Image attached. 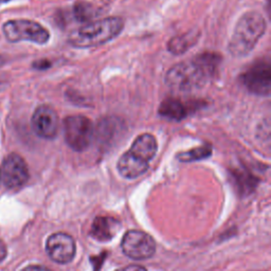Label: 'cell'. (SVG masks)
Returning <instances> with one entry per match:
<instances>
[{
  "mask_svg": "<svg viewBox=\"0 0 271 271\" xmlns=\"http://www.w3.org/2000/svg\"><path fill=\"white\" fill-rule=\"evenodd\" d=\"M220 64L215 54H199L195 58L178 62L165 76V83L170 88L178 91H190L204 87L209 82Z\"/></svg>",
  "mask_w": 271,
  "mask_h": 271,
  "instance_id": "1",
  "label": "cell"
},
{
  "mask_svg": "<svg viewBox=\"0 0 271 271\" xmlns=\"http://www.w3.org/2000/svg\"><path fill=\"white\" fill-rule=\"evenodd\" d=\"M267 28L264 17L256 12L245 13L234 28L228 50L233 56L242 57L251 52Z\"/></svg>",
  "mask_w": 271,
  "mask_h": 271,
  "instance_id": "2",
  "label": "cell"
},
{
  "mask_svg": "<svg viewBox=\"0 0 271 271\" xmlns=\"http://www.w3.org/2000/svg\"><path fill=\"white\" fill-rule=\"evenodd\" d=\"M123 29L121 17H106L80 28L70 36V44L76 48L99 47L116 38Z\"/></svg>",
  "mask_w": 271,
  "mask_h": 271,
  "instance_id": "3",
  "label": "cell"
},
{
  "mask_svg": "<svg viewBox=\"0 0 271 271\" xmlns=\"http://www.w3.org/2000/svg\"><path fill=\"white\" fill-rule=\"evenodd\" d=\"M3 32L11 43L30 41L37 45H45L50 39V33L45 27L27 19L9 20L4 25Z\"/></svg>",
  "mask_w": 271,
  "mask_h": 271,
  "instance_id": "4",
  "label": "cell"
},
{
  "mask_svg": "<svg viewBox=\"0 0 271 271\" xmlns=\"http://www.w3.org/2000/svg\"><path fill=\"white\" fill-rule=\"evenodd\" d=\"M64 137L69 148L74 151L87 150L93 138L92 122L82 114L67 117L64 120Z\"/></svg>",
  "mask_w": 271,
  "mask_h": 271,
  "instance_id": "5",
  "label": "cell"
},
{
  "mask_svg": "<svg viewBox=\"0 0 271 271\" xmlns=\"http://www.w3.org/2000/svg\"><path fill=\"white\" fill-rule=\"evenodd\" d=\"M122 251L134 260L151 258L156 252V243L153 237L139 230H130L122 238Z\"/></svg>",
  "mask_w": 271,
  "mask_h": 271,
  "instance_id": "6",
  "label": "cell"
},
{
  "mask_svg": "<svg viewBox=\"0 0 271 271\" xmlns=\"http://www.w3.org/2000/svg\"><path fill=\"white\" fill-rule=\"evenodd\" d=\"M0 177L9 190L24 186L29 180V169L25 159L18 154L8 155L3 162Z\"/></svg>",
  "mask_w": 271,
  "mask_h": 271,
  "instance_id": "7",
  "label": "cell"
},
{
  "mask_svg": "<svg viewBox=\"0 0 271 271\" xmlns=\"http://www.w3.org/2000/svg\"><path fill=\"white\" fill-rule=\"evenodd\" d=\"M245 87L256 96H268L271 88V70L268 61L254 62L243 75Z\"/></svg>",
  "mask_w": 271,
  "mask_h": 271,
  "instance_id": "8",
  "label": "cell"
},
{
  "mask_svg": "<svg viewBox=\"0 0 271 271\" xmlns=\"http://www.w3.org/2000/svg\"><path fill=\"white\" fill-rule=\"evenodd\" d=\"M75 239L69 234L58 232L48 237L46 251L49 257L57 264L65 265L70 263L76 256Z\"/></svg>",
  "mask_w": 271,
  "mask_h": 271,
  "instance_id": "9",
  "label": "cell"
},
{
  "mask_svg": "<svg viewBox=\"0 0 271 271\" xmlns=\"http://www.w3.org/2000/svg\"><path fill=\"white\" fill-rule=\"evenodd\" d=\"M32 128L39 138L46 140L54 139L59 126V119L57 112L49 105H40L33 112Z\"/></svg>",
  "mask_w": 271,
  "mask_h": 271,
  "instance_id": "10",
  "label": "cell"
},
{
  "mask_svg": "<svg viewBox=\"0 0 271 271\" xmlns=\"http://www.w3.org/2000/svg\"><path fill=\"white\" fill-rule=\"evenodd\" d=\"M150 163L127 151L124 153L117 164L118 172L126 179H136L149 170Z\"/></svg>",
  "mask_w": 271,
  "mask_h": 271,
  "instance_id": "11",
  "label": "cell"
},
{
  "mask_svg": "<svg viewBox=\"0 0 271 271\" xmlns=\"http://www.w3.org/2000/svg\"><path fill=\"white\" fill-rule=\"evenodd\" d=\"M121 223L113 217L99 216L92 223L91 235L99 242H108L118 234Z\"/></svg>",
  "mask_w": 271,
  "mask_h": 271,
  "instance_id": "12",
  "label": "cell"
},
{
  "mask_svg": "<svg viewBox=\"0 0 271 271\" xmlns=\"http://www.w3.org/2000/svg\"><path fill=\"white\" fill-rule=\"evenodd\" d=\"M158 143L152 133L145 132L139 134L136 138L129 149V152L138 156L141 159L147 162H151L157 154Z\"/></svg>",
  "mask_w": 271,
  "mask_h": 271,
  "instance_id": "13",
  "label": "cell"
},
{
  "mask_svg": "<svg viewBox=\"0 0 271 271\" xmlns=\"http://www.w3.org/2000/svg\"><path fill=\"white\" fill-rule=\"evenodd\" d=\"M159 114L171 121H181L186 117V108L179 100L166 99L160 104Z\"/></svg>",
  "mask_w": 271,
  "mask_h": 271,
  "instance_id": "14",
  "label": "cell"
},
{
  "mask_svg": "<svg viewBox=\"0 0 271 271\" xmlns=\"http://www.w3.org/2000/svg\"><path fill=\"white\" fill-rule=\"evenodd\" d=\"M197 37L194 32L185 33L183 35L176 36L169 41L168 49L174 54H181L184 53L186 50H189L196 41Z\"/></svg>",
  "mask_w": 271,
  "mask_h": 271,
  "instance_id": "15",
  "label": "cell"
},
{
  "mask_svg": "<svg viewBox=\"0 0 271 271\" xmlns=\"http://www.w3.org/2000/svg\"><path fill=\"white\" fill-rule=\"evenodd\" d=\"M212 154V148L210 145L205 144L201 147H198L195 149H192L187 152L180 153L177 158H178L182 162H192V161H198L202 160L208 157H210Z\"/></svg>",
  "mask_w": 271,
  "mask_h": 271,
  "instance_id": "16",
  "label": "cell"
},
{
  "mask_svg": "<svg viewBox=\"0 0 271 271\" xmlns=\"http://www.w3.org/2000/svg\"><path fill=\"white\" fill-rule=\"evenodd\" d=\"M95 9L87 4H78L75 7V14L80 22H87L95 16Z\"/></svg>",
  "mask_w": 271,
  "mask_h": 271,
  "instance_id": "17",
  "label": "cell"
},
{
  "mask_svg": "<svg viewBox=\"0 0 271 271\" xmlns=\"http://www.w3.org/2000/svg\"><path fill=\"white\" fill-rule=\"evenodd\" d=\"M116 271H148V270L140 265H128Z\"/></svg>",
  "mask_w": 271,
  "mask_h": 271,
  "instance_id": "18",
  "label": "cell"
},
{
  "mask_svg": "<svg viewBox=\"0 0 271 271\" xmlns=\"http://www.w3.org/2000/svg\"><path fill=\"white\" fill-rule=\"evenodd\" d=\"M33 66L38 70H45V69L50 67V62L48 60H46V59H41V60L35 61Z\"/></svg>",
  "mask_w": 271,
  "mask_h": 271,
  "instance_id": "19",
  "label": "cell"
},
{
  "mask_svg": "<svg viewBox=\"0 0 271 271\" xmlns=\"http://www.w3.org/2000/svg\"><path fill=\"white\" fill-rule=\"evenodd\" d=\"M22 271H51L45 266H40V265H31L23 269Z\"/></svg>",
  "mask_w": 271,
  "mask_h": 271,
  "instance_id": "20",
  "label": "cell"
},
{
  "mask_svg": "<svg viewBox=\"0 0 271 271\" xmlns=\"http://www.w3.org/2000/svg\"><path fill=\"white\" fill-rule=\"evenodd\" d=\"M7 256V247L4 242L0 241V263L6 258Z\"/></svg>",
  "mask_w": 271,
  "mask_h": 271,
  "instance_id": "21",
  "label": "cell"
},
{
  "mask_svg": "<svg viewBox=\"0 0 271 271\" xmlns=\"http://www.w3.org/2000/svg\"><path fill=\"white\" fill-rule=\"evenodd\" d=\"M10 0H0V3H8Z\"/></svg>",
  "mask_w": 271,
  "mask_h": 271,
  "instance_id": "22",
  "label": "cell"
},
{
  "mask_svg": "<svg viewBox=\"0 0 271 271\" xmlns=\"http://www.w3.org/2000/svg\"><path fill=\"white\" fill-rule=\"evenodd\" d=\"M2 65H3V59H2V57H0V66Z\"/></svg>",
  "mask_w": 271,
  "mask_h": 271,
  "instance_id": "23",
  "label": "cell"
},
{
  "mask_svg": "<svg viewBox=\"0 0 271 271\" xmlns=\"http://www.w3.org/2000/svg\"><path fill=\"white\" fill-rule=\"evenodd\" d=\"M0 179H2V177H0Z\"/></svg>",
  "mask_w": 271,
  "mask_h": 271,
  "instance_id": "24",
  "label": "cell"
}]
</instances>
